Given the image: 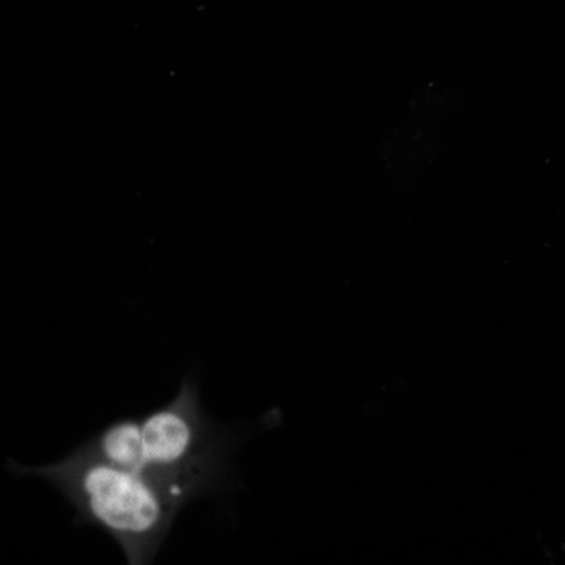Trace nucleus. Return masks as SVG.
I'll use <instances>...</instances> for the list:
<instances>
[{
  "label": "nucleus",
  "mask_w": 565,
  "mask_h": 565,
  "mask_svg": "<svg viewBox=\"0 0 565 565\" xmlns=\"http://www.w3.org/2000/svg\"><path fill=\"white\" fill-rule=\"evenodd\" d=\"M18 471L57 487L87 522L120 544L129 564L151 561L182 505L195 498L180 486L115 467L85 446L61 462Z\"/></svg>",
  "instance_id": "1"
},
{
  "label": "nucleus",
  "mask_w": 565,
  "mask_h": 565,
  "mask_svg": "<svg viewBox=\"0 0 565 565\" xmlns=\"http://www.w3.org/2000/svg\"><path fill=\"white\" fill-rule=\"evenodd\" d=\"M215 441L204 419L195 382L185 381L177 397L139 418L132 473L161 479L200 497L214 482Z\"/></svg>",
  "instance_id": "2"
}]
</instances>
